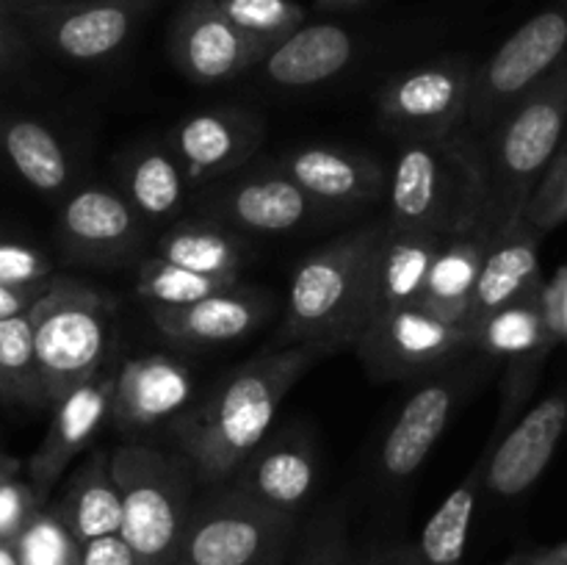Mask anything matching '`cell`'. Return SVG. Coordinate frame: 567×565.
<instances>
[{"mask_svg": "<svg viewBox=\"0 0 567 565\" xmlns=\"http://www.w3.org/2000/svg\"><path fill=\"white\" fill-rule=\"evenodd\" d=\"M321 349L275 347L227 371L175 419V435L197 480L225 485L271 430L282 399L308 374Z\"/></svg>", "mask_w": 567, "mask_h": 565, "instance_id": "cell-1", "label": "cell"}, {"mask_svg": "<svg viewBox=\"0 0 567 565\" xmlns=\"http://www.w3.org/2000/svg\"><path fill=\"white\" fill-rule=\"evenodd\" d=\"M382 233L385 219L354 227L299 260L288 286L280 347L308 343L321 352L352 349L380 314L377 253Z\"/></svg>", "mask_w": 567, "mask_h": 565, "instance_id": "cell-2", "label": "cell"}, {"mask_svg": "<svg viewBox=\"0 0 567 565\" xmlns=\"http://www.w3.org/2000/svg\"><path fill=\"white\" fill-rule=\"evenodd\" d=\"M385 225L457 238L482 233L487 208L482 142L468 127L441 138H408L388 170Z\"/></svg>", "mask_w": 567, "mask_h": 565, "instance_id": "cell-3", "label": "cell"}, {"mask_svg": "<svg viewBox=\"0 0 567 565\" xmlns=\"http://www.w3.org/2000/svg\"><path fill=\"white\" fill-rule=\"evenodd\" d=\"M567 131V61L537 81L485 133L487 208L482 236L487 242L524 216L537 183L546 175Z\"/></svg>", "mask_w": 567, "mask_h": 565, "instance_id": "cell-4", "label": "cell"}, {"mask_svg": "<svg viewBox=\"0 0 567 565\" xmlns=\"http://www.w3.org/2000/svg\"><path fill=\"white\" fill-rule=\"evenodd\" d=\"M39 371L50 404L92 380L114 358V299L72 277H50L28 310Z\"/></svg>", "mask_w": 567, "mask_h": 565, "instance_id": "cell-5", "label": "cell"}, {"mask_svg": "<svg viewBox=\"0 0 567 565\" xmlns=\"http://www.w3.org/2000/svg\"><path fill=\"white\" fill-rule=\"evenodd\" d=\"M111 471L122 496L120 535L144 565H175L197 480L186 454L122 443L111 452Z\"/></svg>", "mask_w": 567, "mask_h": 565, "instance_id": "cell-6", "label": "cell"}, {"mask_svg": "<svg viewBox=\"0 0 567 565\" xmlns=\"http://www.w3.org/2000/svg\"><path fill=\"white\" fill-rule=\"evenodd\" d=\"M297 518L255 502L241 487L216 485L194 499L175 565H277Z\"/></svg>", "mask_w": 567, "mask_h": 565, "instance_id": "cell-7", "label": "cell"}, {"mask_svg": "<svg viewBox=\"0 0 567 565\" xmlns=\"http://www.w3.org/2000/svg\"><path fill=\"white\" fill-rule=\"evenodd\" d=\"M567 61V0H554L515 28L496 53L476 64L465 127L485 136L537 81Z\"/></svg>", "mask_w": 567, "mask_h": 565, "instance_id": "cell-8", "label": "cell"}, {"mask_svg": "<svg viewBox=\"0 0 567 565\" xmlns=\"http://www.w3.org/2000/svg\"><path fill=\"white\" fill-rule=\"evenodd\" d=\"M468 349H476L468 327L437 319L419 305L382 310L352 343L363 369L380 382L421 380Z\"/></svg>", "mask_w": 567, "mask_h": 565, "instance_id": "cell-9", "label": "cell"}, {"mask_svg": "<svg viewBox=\"0 0 567 565\" xmlns=\"http://www.w3.org/2000/svg\"><path fill=\"white\" fill-rule=\"evenodd\" d=\"M474 72L476 61L468 55H449L388 78L377 94V111L385 131L402 142L463 131Z\"/></svg>", "mask_w": 567, "mask_h": 565, "instance_id": "cell-10", "label": "cell"}, {"mask_svg": "<svg viewBox=\"0 0 567 565\" xmlns=\"http://www.w3.org/2000/svg\"><path fill=\"white\" fill-rule=\"evenodd\" d=\"M153 6L155 0H55L14 6V14L53 55L97 64L131 42Z\"/></svg>", "mask_w": 567, "mask_h": 565, "instance_id": "cell-11", "label": "cell"}, {"mask_svg": "<svg viewBox=\"0 0 567 565\" xmlns=\"http://www.w3.org/2000/svg\"><path fill=\"white\" fill-rule=\"evenodd\" d=\"M59 247L75 264L120 266L147 244V222L133 210L120 188L86 183L61 199Z\"/></svg>", "mask_w": 567, "mask_h": 565, "instance_id": "cell-12", "label": "cell"}, {"mask_svg": "<svg viewBox=\"0 0 567 565\" xmlns=\"http://www.w3.org/2000/svg\"><path fill=\"white\" fill-rule=\"evenodd\" d=\"M465 391V369L443 366L435 374L415 380V388L404 397L402 408L396 410L380 441L377 469L388 485L410 480L426 463Z\"/></svg>", "mask_w": 567, "mask_h": 565, "instance_id": "cell-13", "label": "cell"}, {"mask_svg": "<svg viewBox=\"0 0 567 565\" xmlns=\"http://www.w3.org/2000/svg\"><path fill=\"white\" fill-rule=\"evenodd\" d=\"M269 48L238 31L216 0H186L169 28V59L186 81L216 86L252 70Z\"/></svg>", "mask_w": 567, "mask_h": 565, "instance_id": "cell-14", "label": "cell"}, {"mask_svg": "<svg viewBox=\"0 0 567 565\" xmlns=\"http://www.w3.org/2000/svg\"><path fill=\"white\" fill-rule=\"evenodd\" d=\"M264 120L247 109H205L183 116L166 136L188 188L241 170L264 142Z\"/></svg>", "mask_w": 567, "mask_h": 565, "instance_id": "cell-15", "label": "cell"}, {"mask_svg": "<svg viewBox=\"0 0 567 565\" xmlns=\"http://www.w3.org/2000/svg\"><path fill=\"white\" fill-rule=\"evenodd\" d=\"M557 330L551 325L546 302V286H535L518 297L515 302L504 305L493 316H487L476 327V349L487 358L507 360L509 374L504 382V408L502 424H507L513 410L518 408L520 399L529 393L535 382L537 369L557 343Z\"/></svg>", "mask_w": 567, "mask_h": 565, "instance_id": "cell-16", "label": "cell"}, {"mask_svg": "<svg viewBox=\"0 0 567 565\" xmlns=\"http://www.w3.org/2000/svg\"><path fill=\"white\" fill-rule=\"evenodd\" d=\"M208 219L221 222L241 236H277L308 225L319 205L280 170L233 177L203 199Z\"/></svg>", "mask_w": 567, "mask_h": 565, "instance_id": "cell-17", "label": "cell"}, {"mask_svg": "<svg viewBox=\"0 0 567 565\" xmlns=\"http://www.w3.org/2000/svg\"><path fill=\"white\" fill-rule=\"evenodd\" d=\"M277 170L291 177L321 210L365 208L388 194V170L380 161L336 144L288 150L277 158Z\"/></svg>", "mask_w": 567, "mask_h": 565, "instance_id": "cell-18", "label": "cell"}, {"mask_svg": "<svg viewBox=\"0 0 567 565\" xmlns=\"http://www.w3.org/2000/svg\"><path fill=\"white\" fill-rule=\"evenodd\" d=\"M116 363L111 360L92 380L81 382L66 391L59 402H53V415L44 430L42 443L33 449L28 460V482L39 496L50 491L61 480L72 460L89 449L100 430L109 424L111 393H114Z\"/></svg>", "mask_w": 567, "mask_h": 565, "instance_id": "cell-19", "label": "cell"}, {"mask_svg": "<svg viewBox=\"0 0 567 565\" xmlns=\"http://www.w3.org/2000/svg\"><path fill=\"white\" fill-rule=\"evenodd\" d=\"M319 480L313 438L297 427L266 432L264 441L249 452L241 469L233 474V485L266 507L297 518L299 510L313 496Z\"/></svg>", "mask_w": 567, "mask_h": 565, "instance_id": "cell-20", "label": "cell"}, {"mask_svg": "<svg viewBox=\"0 0 567 565\" xmlns=\"http://www.w3.org/2000/svg\"><path fill=\"white\" fill-rule=\"evenodd\" d=\"M567 432V393L557 391L537 402L498 441L482 463V485L502 499L529 491L559 449Z\"/></svg>", "mask_w": 567, "mask_h": 565, "instance_id": "cell-21", "label": "cell"}, {"mask_svg": "<svg viewBox=\"0 0 567 565\" xmlns=\"http://www.w3.org/2000/svg\"><path fill=\"white\" fill-rule=\"evenodd\" d=\"M194 399V374L172 355H142L116 366L109 424L142 432L177 419Z\"/></svg>", "mask_w": 567, "mask_h": 565, "instance_id": "cell-22", "label": "cell"}, {"mask_svg": "<svg viewBox=\"0 0 567 565\" xmlns=\"http://www.w3.org/2000/svg\"><path fill=\"white\" fill-rule=\"evenodd\" d=\"M271 314V297L258 288L236 282L233 288L181 308L147 305L155 330L181 347H225L252 336Z\"/></svg>", "mask_w": 567, "mask_h": 565, "instance_id": "cell-23", "label": "cell"}, {"mask_svg": "<svg viewBox=\"0 0 567 565\" xmlns=\"http://www.w3.org/2000/svg\"><path fill=\"white\" fill-rule=\"evenodd\" d=\"M540 238L543 233L520 216L487 244L485 260H482L480 277H476L474 299H471L468 316H465V327L474 332V338L476 327L487 316L540 286Z\"/></svg>", "mask_w": 567, "mask_h": 565, "instance_id": "cell-24", "label": "cell"}, {"mask_svg": "<svg viewBox=\"0 0 567 565\" xmlns=\"http://www.w3.org/2000/svg\"><path fill=\"white\" fill-rule=\"evenodd\" d=\"M358 53V39L338 22H302L260 61L266 81L280 89H308L341 75Z\"/></svg>", "mask_w": 567, "mask_h": 565, "instance_id": "cell-25", "label": "cell"}, {"mask_svg": "<svg viewBox=\"0 0 567 565\" xmlns=\"http://www.w3.org/2000/svg\"><path fill=\"white\" fill-rule=\"evenodd\" d=\"M0 158L28 188L48 199H64L78 188V166L70 147L42 120L0 116Z\"/></svg>", "mask_w": 567, "mask_h": 565, "instance_id": "cell-26", "label": "cell"}, {"mask_svg": "<svg viewBox=\"0 0 567 565\" xmlns=\"http://www.w3.org/2000/svg\"><path fill=\"white\" fill-rule=\"evenodd\" d=\"M50 513L78 543L114 535L122 526V496L111 471V452L94 449L66 480L64 493Z\"/></svg>", "mask_w": 567, "mask_h": 565, "instance_id": "cell-27", "label": "cell"}, {"mask_svg": "<svg viewBox=\"0 0 567 565\" xmlns=\"http://www.w3.org/2000/svg\"><path fill=\"white\" fill-rule=\"evenodd\" d=\"M122 194L150 225H169L186 205L188 183L166 142L133 147L120 161Z\"/></svg>", "mask_w": 567, "mask_h": 565, "instance_id": "cell-28", "label": "cell"}, {"mask_svg": "<svg viewBox=\"0 0 567 565\" xmlns=\"http://www.w3.org/2000/svg\"><path fill=\"white\" fill-rule=\"evenodd\" d=\"M487 238L482 233H468L443 242L430 266L419 308L452 325H465L471 299H474L476 277L487 253Z\"/></svg>", "mask_w": 567, "mask_h": 565, "instance_id": "cell-29", "label": "cell"}, {"mask_svg": "<svg viewBox=\"0 0 567 565\" xmlns=\"http://www.w3.org/2000/svg\"><path fill=\"white\" fill-rule=\"evenodd\" d=\"M155 255L177 266L214 277L241 275L247 244L241 233L214 219L172 222L155 244Z\"/></svg>", "mask_w": 567, "mask_h": 565, "instance_id": "cell-30", "label": "cell"}, {"mask_svg": "<svg viewBox=\"0 0 567 565\" xmlns=\"http://www.w3.org/2000/svg\"><path fill=\"white\" fill-rule=\"evenodd\" d=\"M441 247L443 238L430 236V233L396 230V227L385 225L380 253H377V305H380V314L388 308L419 302L421 288H424L432 260Z\"/></svg>", "mask_w": 567, "mask_h": 565, "instance_id": "cell-31", "label": "cell"}, {"mask_svg": "<svg viewBox=\"0 0 567 565\" xmlns=\"http://www.w3.org/2000/svg\"><path fill=\"white\" fill-rule=\"evenodd\" d=\"M482 463L468 471L463 482L437 504L435 513L421 530L415 546L419 565H463L465 548H468L471 521H474L476 496L482 487Z\"/></svg>", "mask_w": 567, "mask_h": 565, "instance_id": "cell-32", "label": "cell"}, {"mask_svg": "<svg viewBox=\"0 0 567 565\" xmlns=\"http://www.w3.org/2000/svg\"><path fill=\"white\" fill-rule=\"evenodd\" d=\"M0 404L14 410L50 408L28 314L0 319Z\"/></svg>", "mask_w": 567, "mask_h": 565, "instance_id": "cell-33", "label": "cell"}, {"mask_svg": "<svg viewBox=\"0 0 567 565\" xmlns=\"http://www.w3.org/2000/svg\"><path fill=\"white\" fill-rule=\"evenodd\" d=\"M241 282L238 277H214L199 275V271L177 266L172 260L161 258V255H150L142 258L136 275V294L147 305H161V308H181V305L199 302V299L210 297L233 288Z\"/></svg>", "mask_w": 567, "mask_h": 565, "instance_id": "cell-34", "label": "cell"}, {"mask_svg": "<svg viewBox=\"0 0 567 565\" xmlns=\"http://www.w3.org/2000/svg\"><path fill=\"white\" fill-rule=\"evenodd\" d=\"M216 3L238 31L269 50L305 22V9L297 0H216Z\"/></svg>", "mask_w": 567, "mask_h": 565, "instance_id": "cell-35", "label": "cell"}, {"mask_svg": "<svg viewBox=\"0 0 567 565\" xmlns=\"http://www.w3.org/2000/svg\"><path fill=\"white\" fill-rule=\"evenodd\" d=\"M17 565H81V543L48 510H39L14 541Z\"/></svg>", "mask_w": 567, "mask_h": 565, "instance_id": "cell-36", "label": "cell"}, {"mask_svg": "<svg viewBox=\"0 0 567 565\" xmlns=\"http://www.w3.org/2000/svg\"><path fill=\"white\" fill-rule=\"evenodd\" d=\"M524 219L540 233L554 230L567 222V144H559L557 155L526 205Z\"/></svg>", "mask_w": 567, "mask_h": 565, "instance_id": "cell-37", "label": "cell"}, {"mask_svg": "<svg viewBox=\"0 0 567 565\" xmlns=\"http://www.w3.org/2000/svg\"><path fill=\"white\" fill-rule=\"evenodd\" d=\"M42 510V496L22 482L20 476L0 482V543L14 546L20 532L31 524L33 515Z\"/></svg>", "mask_w": 567, "mask_h": 565, "instance_id": "cell-38", "label": "cell"}, {"mask_svg": "<svg viewBox=\"0 0 567 565\" xmlns=\"http://www.w3.org/2000/svg\"><path fill=\"white\" fill-rule=\"evenodd\" d=\"M50 280V260L22 242L0 238V282L6 286H42Z\"/></svg>", "mask_w": 567, "mask_h": 565, "instance_id": "cell-39", "label": "cell"}, {"mask_svg": "<svg viewBox=\"0 0 567 565\" xmlns=\"http://www.w3.org/2000/svg\"><path fill=\"white\" fill-rule=\"evenodd\" d=\"M302 565H354L349 552L347 526L336 515H324L310 532L308 548L302 554Z\"/></svg>", "mask_w": 567, "mask_h": 565, "instance_id": "cell-40", "label": "cell"}, {"mask_svg": "<svg viewBox=\"0 0 567 565\" xmlns=\"http://www.w3.org/2000/svg\"><path fill=\"white\" fill-rule=\"evenodd\" d=\"M81 565H144L131 543L114 532V535L92 537L81 543Z\"/></svg>", "mask_w": 567, "mask_h": 565, "instance_id": "cell-41", "label": "cell"}, {"mask_svg": "<svg viewBox=\"0 0 567 565\" xmlns=\"http://www.w3.org/2000/svg\"><path fill=\"white\" fill-rule=\"evenodd\" d=\"M48 282H42V286H6V282H0V319L28 314L39 294L48 288Z\"/></svg>", "mask_w": 567, "mask_h": 565, "instance_id": "cell-42", "label": "cell"}, {"mask_svg": "<svg viewBox=\"0 0 567 565\" xmlns=\"http://www.w3.org/2000/svg\"><path fill=\"white\" fill-rule=\"evenodd\" d=\"M17 55H20V33L14 25V9L0 0V78L14 66Z\"/></svg>", "mask_w": 567, "mask_h": 565, "instance_id": "cell-43", "label": "cell"}, {"mask_svg": "<svg viewBox=\"0 0 567 565\" xmlns=\"http://www.w3.org/2000/svg\"><path fill=\"white\" fill-rule=\"evenodd\" d=\"M354 565H419L413 543H388V546L365 552L354 559Z\"/></svg>", "mask_w": 567, "mask_h": 565, "instance_id": "cell-44", "label": "cell"}, {"mask_svg": "<svg viewBox=\"0 0 567 565\" xmlns=\"http://www.w3.org/2000/svg\"><path fill=\"white\" fill-rule=\"evenodd\" d=\"M546 302L557 336H567V269H563L551 288H546Z\"/></svg>", "mask_w": 567, "mask_h": 565, "instance_id": "cell-45", "label": "cell"}, {"mask_svg": "<svg viewBox=\"0 0 567 565\" xmlns=\"http://www.w3.org/2000/svg\"><path fill=\"white\" fill-rule=\"evenodd\" d=\"M502 565H565V563L557 557V552H554L551 546V548H540V552L515 554V557H509L507 563Z\"/></svg>", "mask_w": 567, "mask_h": 565, "instance_id": "cell-46", "label": "cell"}, {"mask_svg": "<svg viewBox=\"0 0 567 565\" xmlns=\"http://www.w3.org/2000/svg\"><path fill=\"white\" fill-rule=\"evenodd\" d=\"M369 0H316V11H324V14H336V11H352L360 9Z\"/></svg>", "mask_w": 567, "mask_h": 565, "instance_id": "cell-47", "label": "cell"}, {"mask_svg": "<svg viewBox=\"0 0 567 565\" xmlns=\"http://www.w3.org/2000/svg\"><path fill=\"white\" fill-rule=\"evenodd\" d=\"M22 471V463L14 458V454H9L6 449H0V482L11 480V476H20Z\"/></svg>", "mask_w": 567, "mask_h": 565, "instance_id": "cell-48", "label": "cell"}, {"mask_svg": "<svg viewBox=\"0 0 567 565\" xmlns=\"http://www.w3.org/2000/svg\"><path fill=\"white\" fill-rule=\"evenodd\" d=\"M0 565H17L14 548L6 546V543H0Z\"/></svg>", "mask_w": 567, "mask_h": 565, "instance_id": "cell-49", "label": "cell"}, {"mask_svg": "<svg viewBox=\"0 0 567 565\" xmlns=\"http://www.w3.org/2000/svg\"><path fill=\"white\" fill-rule=\"evenodd\" d=\"M6 3L14 9V6H31V3H55V0H6Z\"/></svg>", "mask_w": 567, "mask_h": 565, "instance_id": "cell-50", "label": "cell"}, {"mask_svg": "<svg viewBox=\"0 0 567 565\" xmlns=\"http://www.w3.org/2000/svg\"><path fill=\"white\" fill-rule=\"evenodd\" d=\"M554 552H557V557L563 559V563L567 565V541L559 543V546H554Z\"/></svg>", "mask_w": 567, "mask_h": 565, "instance_id": "cell-51", "label": "cell"}]
</instances>
